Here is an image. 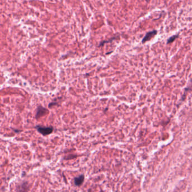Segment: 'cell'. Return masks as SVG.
Segmentation results:
<instances>
[{"label": "cell", "instance_id": "1", "mask_svg": "<svg viewBox=\"0 0 192 192\" xmlns=\"http://www.w3.org/2000/svg\"><path fill=\"white\" fill-rule=\"evenodd\" d=\"M35 128L37 130L38 132L40 133L43 136L49 135L51 134L54 131L53 126H43L40 125H37Z\"/></svg>", "mask_w": 192, "mask_h": 192}, {"label": "cell", "instance_id": "2", "mask_svg": "<svg viewBox=\"0 0 192 192\" xmlns=\"http://www.w3.org/2000/svg\"><path fill=\"white\" fill-rule=\"evenodd\" d=\"M48 112H48L47 109H46L44 107H43L42 106H38L37 110H36V118L37 120H38L41 117L45 116L46 114H47L48 113Z\"/></svg>", "mask_w": 192, "mask_h": 192}, {"label": "cell", "instance_id": "3", "mask_svg": "<svg viewBox=\"0 0 192 192\" xmlns=\"http://www.w3.org/2000/svg\"><path fill=\"white\" fill-rule=\"evenodd\" d=\"M30 186L27 181H23L16 187L17 192H28Z\"/></svg>", "mask_w": 192, "mask_h": 192}, {"label": "cell", "instance_id": "4", "mask_svg": "<svg viewBox=\"0 0 192 192\" xmlns=\"http://www.w3.org/2000/svg\"><path fill=\"white\" fill-rule=\"evenodd\" d=\"M157 34V31L155 30H152V31L148 32L147 34H145V36L144 37L143 39L142 40V43L144 44L146 42L149 41L152 38L154 37Z\"/></svg>", "mask_w": 192, "mask_h": 192}, {"label": "cell", "instance_id": "5", "mask_svg": "<svg viewBox=\"0 0 192 192\" xmlns=\"http://www.w3.org/2000/svg\"><path fill=\"white\" fill-rule=\"evenodd\" d=\"M85 180V176L84 175H81L77 177H75L74 179V183L75 186L80 187L81 185H82Z\"/></svg>", "mask_w": 192, "mask_h": 192}, {"label": "cell", "instance_id": "6", "mask_svg": "<svg viewBox=\"0 0 192 192\" xmlns=\"http://www.w3.org/2000/svg\"><path fill=\"white\" fill-rule=\"evenodd\" d=\"M179 37V35L176 34V35H173V36L170 37L167 40V44H171L172 42H173L177 37Z\"/></svg>", "mask_w": 192, "mask_h": 192}, {"label": "cell", "instance_id": "7", "mask_svg": "<svg viewBox=\"0 0 192 192\" xmlns=\"http://www.w3.org/2000/svg\"><path fill=\"white\" fill-rule=\"evenodd\" d=\"M114 38H111L110 40H108V41H102L100 44V45H99V47H100V46H102L104 45V44H105L106 43H107V42H109L112 41V40H114Z\"/></svg>", "mask_w": 192, "mask_h": 192}, {"label": "cell", "instance_id": "8", "mask_svg": "<svg viewBox=\"0 0 192 192\" xmlns=\"http://www.w3.org/2000/svg\"><path fill=\"white\" fill-rule=\"evenodd\" d=\"M57 103L56 102H52V103H50V104L49 105V108H51V107H52L53 106H55V105H56L57 104Z\"/></svg>", "mask_w": 192, "mask_h": 192}, {"label": "cell", "instance_id": "9", "mask_svg": "<svg viewBox=\"0 0 192 192\" xmlns=\"http://www.w3.org/2000/svg\"><path fill=\"white\" fill-rule=\"evenodd\" d=\"M100 192H103V191H102V190H101V191H100Z\"/></svg>", "mask_w": 192, "mask_h": 192}]
</instances>
